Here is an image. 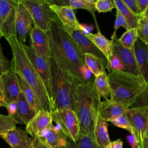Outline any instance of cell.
Masks as SVG:
<instances>
[{"label":"cell","instance_id":"45","mask_svg":"<svg viewBox=\"0 0 148 148\" xmlns=\"http://www.w3.org/2000/svg\"><path fill=\"white\" fill-rule=\"evenodd\" d=\"M123 142L121 139H118L110 142V148H123Z\"/></svg>","mask_w":148,"mask_h":148},{"label":"cell","instance_id":"18","mask_svg":"<svg viewBox=\"0 0 148 148\" xmlns=\"http://www.w3.org/2000/svg\"><path fill=\"white\" fill-rule=\"evenodd\" d=\"M28 134L25 130L16 128L0 134V136L11 148H31L33 138H30Z\"/></svg>","mask_w":148,"mask_h":148},{"label":"cell","instance_id":"46","mask_svg":"<svg viewBox=\"0 0 148 148\" xmlns=\"http://www.w3.org/2000/svg\"><path fill=\"white\" fill-rule=\"evenodd\" d=\"M140 148H148V138L147 136L143 140L142 147Z\"/></svg>","mask_w":148,"mask_h":148},{"label":"cell","instance_id":"44","mask_svg":"<svg viewBox=\"0 0 148 148\" xmlns=\"http://www.w3.org/2000/svg\"><path fill=\"white\" fill-rule=\"evenodd\" d=\"M126 140L128 142V143H129V145L131 146V148L134 147L138 145L135 138L134 137V136L133 135H132L131 134L127 136Z\"/></svg>","mask_w":148,"mask_h":148},{"label":"cell","instance_id":"43","mask_svg":"<svg viewBox=\"0 0 148 148\" xmlns=\"http://www.w3.org/2000/svg\"><path fill=\"white\" fill-rule=\"evenodd\" d=\"M139 9L143 14L148 7V0H136Z\"/></svg>","mask_w":148,"mask_h":148},{"label":"cell","instance_id":"40","mask_svg":"<svg viewBox=\"0 0 148 148\" xmlns=\"http://www.w3.org/2000/svg\"><path fill=\"white\" fill-rule=\"evenodd\" d=\"M31 148H52L41 137L36 136L33 138Z\"/></svg>","mask_w":148,"mask_h":148},{"label":"cell","instance_id":"50","mask_svg":"<svg viewBox=\"0 0 148 148\" xmlns=\"http://www.w3.org/2000/svg\"><path fill=\"white\" fill-rule=\"evenodd\" d=\"M146 136L148 138V123H147V128H146Z\"/></svg>","mask_w":148,"mask_h":148},{"label":"cell","instance_id":"15","mask_svg":"<svg viewBox=\"0 0 148 148\" xmlns=\"http://www.w3.org/2000/svg\"><path fill=\"white\" fill-rule=\"evenodd\" d=\"M69 34H70L83 56L85 54H91L96 57L102 61L105 69H108V60L84 34L80 31H75Z\"/></svg>","mask_w":148,"mask_h":148},{"label":"cell","instance_id":"29","mask_svg":"<svg viewBox=\"0 0 148 148\" xmlns=\"http://www.w3.org/2000/svg\"><path fill=\"white\" fill-rule=\"evenodd\" d=\"M113 2L115 8L120 11L131 28H137L139 17L136 16L126 6L123 0H114Z\"/></svg>","mask_w":148,"mask_h":148},{"label":"cell","instance_id":"21","mask_svg":"<svg viewBox=\"0 0 148 148\" xmlns=\"http://www.w3.org/2000/svg\"><path fill=\"white\" fill-rule=\"evenodd\" d=\"M16 104L17 114L14 119L17 123L26 125L37 112L28 103L22 92L19 95Z\"/></svg>","mask_w":148,"mask_h":148},{"label":"cell","instance_id":"8","mask_svg":"<svg viewBox=\"0 0 148 148\" xmlns=\"http://www.w3.org/2000/svg\"><path fill=\"white\" fill-rule=\"evenodd\" d=\"M125 116L131 124L139 147H142V143L146 137V132L148 123V106H133L126 109Z\"/></svg>","mask_w":148,"mask_h":148},{"label":"cell","instance_id":"22","mask_svg":"<svg viewBox=\"0 0 148 148\" xmlns=\"http://www.w3.org/2000/svg\"><path fill=\"white\" fill-rule=\"evenodd\" d=\"M134 48L140 75L148 83V45L138 39Z\"/></svg>","mask_w":148,"mask_h":148},{"label":"cell","instance_id":"47","mask_svg":"<svg viewBox=\"0 0 148 148\" xmlns=\"http://www.w3.org/2000/svg\"><path fill=\"white\" fill-rule=\"evenodd\" d=\"M2 83H1V76H0V98L2 99Z\"/></svg>","mask_w":148,"mask_h":148},{"label":"cell","instance_id":"25","mask_svg":"<svg viewBox=\"0 0 148 148\" xmlns=\"http://www.w3.org/2000/svg\"><path fill=\"white\" fill-rule=\"evenodd\" d=\"M107 121L98 117L95 127L94 137L95 142L101 148H110V140Z\"/></svg>","mask_w":148,"mask_h":148},{"label":"cell","instance_id":"6","mask_svg":"<svg viewBox=\"0 0 148 148\" xmlns=\"http://www.w3.org/2000/svg\"><path fill=\"white\" fill-rule=\"evenodd\" d=\"M33 20L34 27L48 32L56 16L47 0H22Z\"/></svg>","mask_w":148,"mask_h":148},{"label":"cell","instance_id":"23","mask_svg":"<svg viewBox=\"0 0 148 148\" xmlns=\"http://www.w3.org/2000/svg\"><path fill=\"white\" fill-rule=\"evenodd\" d=\"M50 5L68 6L72 9H82L90 12L95 18L97 0H47Z\"/></svg>","mask_w":148,"mask_h":148},{"label":"cell","instance_id":"53","mask_svg":"<svg viewBox=\"0 0 148 148\" xmlns=\"http://www.w3.org/2000/svg\"><path fill=\"white\" fill-rule=\"evenodd\" d=\"M139 148H140V147H139Z\"/></svg>","mask_w":148,"mask_h":148},{"label":"cell","instance_id":"12","mask_svg":"<svg viewBox=\"0 0 148 148\" xmlns=\"http://www.w3.org/2000/svg\"><path fill=\"white\" fill-rule=\"evenodd\" d=\"M113 41V53L116 54L124 65L127 72L137 76H141L139 66L136 60L134 48L127 49L123 46L117 38L116 33L113 34L111 36Z\"/></svg>","mask_w":148,"mask_h":148},{"label":"cell","instance_id":"2","mask_svg":"<svg viewBox=\"0 0 148 148\" xmlns=\"http://www.w3.org/2000/svg\"><path fill=\"white\" fill-rule=\"evenodd\" d=\"M13 53V69L18 76L21 77L33 90L42 109L53 112V107L46 87L33 65L28 58L23 46V42L17 37L6 39Z\"/></svg>","mask_w":148,"mask_h":148},{"label":"cell","instance_id":"51","mask_svg":"<svg viewBox=\"0 0 148 148\" xmlns=\"http://www.w3.org/2000/svg\"><path fill=\"white\" fill-rule=\"evenodd\" d=\"M1 37H3V35L2 34V33H1V31H0V39L1 38Z\"/></svg>","mask_w":148,"mask_h":148},{"label":"cell","instance_id":"38","mask_svg":"<svg viewBox=\"0 0 148 148\" xmlns=\"http://www.w3.org/2000/svg\"><path fill=\"white\" fill-rule=\"evenodd\" d=\"M120 27H123L124 28L126 29V31H128L131 29V27L128 24L124 16L122 14V13L120 12V11L119 9H116V20L114 24V33L116 34V31Z\"/></svg>","mask_w":148,"mask_h":148},{"label":"cell","instance_id":"41","mask_svg":"<svg viewBox=\"0 0 148 148\" xmlns=\"http://www.w3.org/2000/svg\"><path fill=\"white\" fill-rule=\"evenodd\" d=\"M148 106V83H147V87L146 90L142 94V95L138 98L137 101L134 104V106Z\"/></svg>","mask_w":148,"mask_h":148},{"label":"cell","instance_id":"26","mask_svg":"<svg viewBox=\"0 0 148 148\" xmlns=\"http://www.w3.org/2000/svg\"><path fill=\"white\" fill-rule=\"evenodd\" d=\"M18 76L19 78L21 91L24 97L30 106L38 113L39 110L43 109L36 94L27 83L21 77L19 76Z\"/></svg>","mask_w":148,"mask_h":148},{"label":"cell","instance_id":"16","mask_svg":"<svg viewBox=\"0 0 148 148\" xmlns=\"http://www.w3.org/2000/svg\"><path fill=\"white\" fill-rule=\"evenodd\" d=\"M31 47L42 58L49 62L51 53L48 34L46 32L34 27L30 33Z\"/></svg>","mask_w":148,"mask_h":148},{"label":"cell","instance_id":"27","mask_svg":"<svg viewBox=\"0 0 148 148\" xmlns=\"http://www.w3.org/2000/svg\"><path fill=\"white\" fill-rule=\"evenodd\" d=\"M94 86L96 91L101 98H103L105 100L108 99L110 94V87L108 74L106 73V71L95 77L94 80Z\"/></svg>","mask_w":148,"mask_h":148},{"label":"cell","instance_id":"32","mask_svg":"<svg viewBox=\"0 0 148 148\" xmlns=\"http://www.w3.org/2000/svg\"><path fill=\"white\" fill-rule=\"evenodd\" d=\"M138 39L143 43L148 45V18L140 15L138 21Z\"/></svg>","mask_w":148,"mask_h":148},{"label":"cell","instance_id":"28","mask_svg":"<svg viewBox=\"0 0 148 148\" xmlns=\"http://www.w3.org/2000/svg\"><path fill=\"white\" fill-rule=\"evenodd\" d=\"M68 148H101L95 142L94 138L88 134H80L77 141L73 142L68 138Z\"/></svg>","mask_w":148,"mask_h":148},{"label":"cell","instance_id":"4","mask_svg":"<svg viewBox=\"0 0 148 148\" xmlns=\"http://www.w3.org/2000/svg\"><path fill=\"white\" fill-rule=\"evenodd\" d=\"M110 99L121 104L125 109L131 108L145 91L147 83L142 76L123 72L112 71L108 74Z\"/></svg>","mask_w":148,"mask_h":148},{"label":"cell","instance_id":"33","mask_svg":"<svg viewBox=\"0 0 148 148\" xmlns=\"http://www.w3.org/2000/svg\"><path fill=\"white\" fill-rule=\"evenodd\" d=\"M17 123L16 120L10 116L0 114V134L16 128Z\"/></svg>","mask_w":148,"mask_h":148},{"label":"cell","instance_id":"5","mask_svg":"<svg viewBox=\"0 0 148 148\" xmlns=\"http://www.w3.org/2000/svg\"><path fill=\"white\" fill-rule=\"evenodd\" d=\"M49 64L53 111L70 109L75 112L77 83L72 76L61 69L52 58L50 59Z\"/></svg>","mask_w":148,"mask_h":148},{"label":"cell","instance_id":"11","mask_svg":"<svg viewBox=\"0 0 148 148\" xmlns=\"http://www.w3.org/2000/svg\"><path fill=\"white\" fill-rule=\"evenodd\" d=\"M0 76L2 89V101L5 107L7 104L16 102L22 91L18 76L14 69L5 72Z\"/></svg>","mask_w":148,"mask_h":148},{"label":"cell","instance_id":"42","mask_svg":"<svg viewBox=\"0 0 148 148\" xmlns=\"http://www.w3.org/2000/svg\"><path fill=\"white\" fill-rule=\"evenodd\" d=\"M5 108H6L8 115L10 116L11 117L15 119L16 114H17V104L16 102H12L9 104L5 105Z\"/></svg>","mask_w":148,"mask_h":148},{"label":"cell","instance_id":"13","mask_svg":"<svg viewBox=\"0 0 148 148\" xmlns=\"http://www.w3.org/2000/svg\"><path fill=\"white\" fill-rule=\"evenodd\" d=\"M34 27L33 20L28 10L22 0H19L15 22V29L17 38L24 43Z\"/></svg>","mask_w":148,"mask_h":148},{"label":"cell","instance_id":"20","mask_svg":"<svg viewBox=\"0 0 148 148\" xmlns=\"http://www.w3.org/2000/svg\"><path fill=\"white\" fill-rule=\"evenodd\" d=\"M126 109L119 102L108 99L101 102L99 117L107 122H111L116 118L124 115Z\"/></svg>","mask_w":148,"mask_h":148},{"label":"cell","instance_id":"35","mask_svg":"<svg viewBox=\"0 0 148 148\" xmlns=\"http://www.w3.org/2000/svg\"><path fill=\"white\" fill-rule=\"evenodd\" d=\"M95 10L99 12H110L115 8L113 1L111 0H97L95 4Z\"/></svg>","mask_w":148,"mask_h":148},{"label":"cell","instance_id":"3","mask_svg":"<svg viewBox=\"0 0 148 148\" xmlns=\"http://www.w3.org/2000/svg\"><path fill=\"white\" fill-rule=\"evenodd\" d=\"M101 97L96 91L94 81L77 86L75 112L79 121L80 134L94 138L95 127L99 117Z\"/></svg>","mask_w":148,"mask_h":148},{"label":"cell","instance_id":"9","mask_svg":"<svg viewBox=\"0 0 148 148\" xmlns=\"http://www.w3.org/2000/svg\"><path fill=\"white\" fill-rule=\"evenodd\" d=\"M19 0H0V31L6 39L16 36L15 22Z\"/></svg>","mask_w":148,"mask_h":148},{"label":"cell","instance_id":"48","mask_svg":"<svg viewBox=\"0 0 148 148\" xmlns=\"http://www.w3.org/2000/svg\"><path fill=\"white\" fill-rule=\"evenodd\" d=\"M142 15H143L144 16H145L146 17H147L148 18V7H147V9L146 10V11L145 12V13Z\"/></svg>","mask_w":148,"mask_h":148},{"label":"cell","instance_id":"36","mask_svg":"<svg viewBox=\"0 0 148 148\" xmlns=\"http://www.w3.org/2000/svg\"><path fill=\"white\" fill-rule=\"evenodd\" d=\"M13 60H9L4 56L0 42V75L5 72L13 69Z\"/></svg>","mask_w":148,"mask_h":148},{"label":"cell","instance_id":"17","mask_svg":"<svg viewBox=\"0 0 148 148\" xmlns=\"http://www.w3.org/2000/svg\"><path fill=\"white\" fill-rule=\"evenodd\" d=\"M53 124L51 113L42 109L26 125L25 131L32 138L40 136L42 132Z\"/></svg>","mask_w":148,"mask_h":148},{"label":"cell","instance_id":"14","mask_svg":"<svg viewBox=\"0 0 148 148\" xmlns=\"http://www.w3.org/2000/svg\"><path fill=\"white\" fill-rule=\"evenodd\" d=\"M50 7L68 34L75 31H80L81 24L77 21L73 9L68 6L56 5H50Z\"/></svg>","mask_w":148,"mask_h":148},{"label":"cell","instance_id":"49","mask_svg":"<svg viewBox=\"0 0 148 148\" xmlns=\"http://www.w3.org/2000/svg\"><path fill=\"white\" fill-rule=\"evenodd\" d=\"M0 107H5V104L1 98H0Z\"/></svg>","mask_w":148,"mask_h":148},{"label":"cell","instance_id":"30","mask_svg":"<svg viewBox=\"0 0 148 148\" xmlns=\"http://www.w3.org/2000/svg\"><path fill=\"white\" fill-rule=\"evenodd\" d=\"M84 58L85 65L95 77L105 72V68L103 63L96 57L91 54H85Z\"/></svg>","mask_w":148,"mask_h":148},{"label":"cell","instance_id":"7","mask_svg":"<svg viewBox=\"0 0 148 148\" xmlns=\"http://www.w3.org/2000/svg\"><path fill=\"white\" fill-rule=\"evenodd\" d=\"M51 115L53 121L66 136L73 142L77 141L80 135V127L76 112L70 109H62L53 111Z\"/></svg>","mask_w":148,"mask_h":148},{"label":"cell","instance_id":"1","mask_svg":"<svg viewBox=\"0 0 148 148\" xmlns=\"http://www.w3.org/2000/svg\"><path fill=\"white\" fill-rule=\"evenodd\" d=\"M47 33L51 58L61 69L72 76L78 84L83 83L80 70L86 65L84 56L56 16L54 17L50 28Z\"/></svg>","mask_w":148,"mask_h":148},{"label":"cell","instance_id":"34","mask_svg":"<svg viewBox=\"0 0 148 148\" xmlns=\"http://www.w3.org/2000/svg\"><path fill=\"white\" fill-rule=\"evenodd\" d=\"M108 69L109 73L112 71H123L127 72L123 62L120 58L113 53L108 61Z\"/></svg>","mask_w":148,"mask_h":148},{"label":"cell","instance_id":"39","mask_svg":"<svg viewBox=\"0 0 148 148\" xmlns=\"http://www.w3.org/2000/svg\"><path fill=\"white\" fill-rule=\"evenodd\" d=\"M123 1L136 16L139 17L142 15L136 0H123Z\"/></svg>","mask_w":148,"mask_h":148},{"label":"cell","instance_id":"31","mask_svg":"<svg viewBox=\"0 0 148 148\" xmlns=\"http://www.w3.org/2000/svg\"><path fill=\"white\" fill-rule=\"evenodd\" d=\"M121 45L125 48L132 49L134 47L135 43L138 40V28H131L126 31L119 38Z\"/></svg>","mask_w":148,"mask_h":148},{"label":"cell","instance_id":"24","mask_svg":"<svg viewBox=\"0 0 148 148\" xmlns=\"http://www.w3.org/2000/svg\"><path fill=\"white\" fill-rule=\"evenodd\" d=\"M85 35L96 46L109 61L113 54V41L108 39L99 31L96 34L91 32Z\"/></svg>","mask_w":148,"mask_h":148},{"label":"cell","instance_id":"37","mask_svg":"<svg viewBox=\"0 0 148 148\" xmlns=\"http://www.w3.org/2000/svg\"><path fill=\"white\" fill-rule=\"evenodd\" d=\"M111 123L117 127L127 130L131 134L134 135V132L132 127L125 115H123L116 118V119L112 120Z\"/></svg>","mask_w":148,"mask_h":148},{"label":"cell","instance_id":"10","mask_svg":"<svg viewBox=\"0 0 148 148\" xmlns=\"http://www.w3.org/2000/svg\"><path fill=\"white\" fill-rule=\"evenodd\" d=\"M23 46L28 58H29L36 71L40 77L46 87L48 95L51 103V83L50 66L49 62L46 61L40 56H39L31 47V46H28L24 43H23Z\"/></svg>","mask_w":148,"mask_h":148},{"label":"cell","instance_id":"52","mask_svg":"<svg viewBox=\"0 0 148 148\" xmlns=\"http://www.w3.org/2000/svg\"><path fill=\"white\" fill-rule=\"evenodd\" d=\"M132 148H139V147L138 146V145H137L136 146H135V147H132Z\"/></svg>","mask_w":148,"mask_h":148},{"label":"cell","instance_id":"19","mask_svg":"<svg viewBox=\"0 0 148 148\" xmlns=\"http://www.w3.org/2000/svg\"><path fill=\"white\" fill-rule=\"evenodd\" d=\"M40 137L52 148H68V137L58 125L51 124L42 132Z\"/></svg>","mask_w":148,"mask_h":148}]
</instances>
